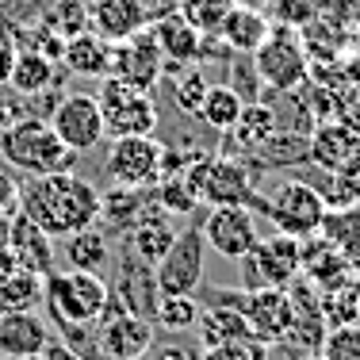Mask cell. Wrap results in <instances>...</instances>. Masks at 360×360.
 Returning <instances> with one entry per match:
<instances>
[{"label": "cell", "mask_w": 360, "mask_h": 360, "mask_svg": "<svg viewBox=\"0 0 360 360\" xmlns=\"http://www.w3.org/2000/svg\"><path fill=\"white\" fill-rule=\"evenodd\" d=\"M280 131V119H276V108L264 104V100H253V104L242 108V115H238V123L230 127V142H234L238 153H253L257 146H264L272 139V134Z\"/></svg>", "instance_id": "cell-30"}, {"label": "cell", "mask_w": 360, "mask_h": 360, "mask_svg": "<svg viewBox=\"0 0 360 360\" xmlns=\"http://www.w3.org/2000/svg\"><path fill=\"white\" fill-rule=\"evenodd\" d=\"M226 84L245 100V104H253V100H261L264 92H269L261 81V73H257V65H253V54H234V70H230Z\"/></svg>", "instance_id": "cell-41"}, {"label": "cell", "mask_w": 360, "mask_h": 360, "mask_svg": "<svg viewBox=\"0 0 360 360\" xmlns=\"http://www.w3.org/2000/svg\"><path fill=\"white\" fill-rule=\"evenodd\" d=\"M42 280L46 276H35V272H23V269L4 276L0 280V314L4 311H35L42 303Z\"/></svg>", "instance_id": "cell-34"}, {"label": "cell", "mask_w": 360, "mask_h": 360, "mask_svg": "<svg viewBox=\"0 0 360 360\" xmlns=\"http://www.w3.org/2000/svg\"><path fill=\"white\" fill-rule=\"evenodd\" d=\"M0 360H8V356H0Z\"/></svg>", "instance_id": "cell-53"}, {"label": "cell", "mask_w": 360, "mask_h": 360, "mask_svg": "<svg viewBox=\"0 0 360 360\" xmlns=\"http://www.w3.org/2000/svg\"><path fill=\"white\" fill-rule=\"evenodd\" d=\"M180 230L173 226V215H165L161 207L146 211V215L134 222V230L127 234V242H131V253L142 257L146 264H158L161 257H165L169 250H173Z\"/></svg>", "instance_id": "cell-24"}, {"label": "cell", "mask_w": 360, "mask_h": 360, "mask_svg": "<svg viewBox=\"0 0 360 360\" xmlns=\"http://www.w3.org/2000/svg\"><path fill=\"white\" fill-rule=\"evenodd\" d=\"M230 4H234V8H261L264 0H230Z\"/></svg>", "instance_id": "cell-50"}, {"label": "cell", "mask_w": 360, "mask_h": 360, "mask_svg": "<svg viewBox=\"0 0 360 360\" xmlns=\"http://www.w3.org/2000/svg\"><path fill=\"white\" fill-rule=\"evenodd\" d=\"M195 319H200V303L195 295H158V307H153V322L169 333L180 330H195Z\"/></svg>", "instance_id": "cell-36"}, {"label": "cell", "mask_w": 360, "mask_h": 360, "mask_svg": "<svg viewBox=\"0 0 360 360\" xmlns=\"http://www.w3.org/2000/svg\"><path fill=\"white\" fill-rule=\"evenodd\" d=\"M15 360H39V356H15Z\"/></svg>", "instance_id": "cell-51"}, {"label": "cell", "mask_w": 360, "mask_h": 360, "mask_svg": "<svg viewBox=\"0 0 360 360\" xmlns=\"http://www.w3.org/2000/svg\"><path fill=\"white\" fill-rule=\"evenodd\" d=\"M200 360H257V356H253V341H234V345H211V349H203Z\"/></svg>", "instance_id": "cell-44"}, {"label": "cell", "mask_w": 360, "mask_h": 360, "mask_svg": "<svg viewBox=\"0 0 360 360\" xmlns=\"http://www.w3.org/2000/svg\"><path fill=\"white\" fill-rule=\"evenodd\" d=\"M20 207V184L8 169H0V215H12Z\"/></svg>", "instance_id": "cell-45"}, {"label": "cell", "mask_w": 360, "mask_h": 360, "mask_svg": "<svg viewBox=\"0 0 360 360\" xmlns=\"http://www.w3.org/2000/svg\"><path fill=\"white\" fill-rule=\"evenodd\" d=\"M153 203H158L165 215H173V219L192 215V211L200 207V200H195V192L188 188L184 173L180 176H161L158 184H153Z\"/></svg>", "instance_id": "cell-38"}, {"label": "cell", "mask_w": 360, "mask_h": 360, "mask_svg": "<svg viewBox=\"0 0 360 360\" xmlns=\"http://www.w3.org/2000/svg\"><path fill=\"white\" fill-rule=\"evenodd\" d=\"M42 303H46L50 322L58 326V338L81 353L84 349L81 341H89V333L104 319V311L111 303V288L100 272H84V269L58 272L54 269L42 280Z\"/></svg>", "instance_id": "cell-2"}, {"label": "cell", "mask_w": 360, "mask_h": 360, "mask_svg": "<svg viewBox=\"0 0 360 360\" xmlns=\"http://www.w3.org/2000/svg\"><path fill=\"white\" fill-rule=\"evenodd\" d=\"M39 360H84L81 353H77V349H70V345H65V341L62 338H50L46 341V349H42V353H39Z\"/></svg>", "instance_id": "cell-47"}, {"label": "cell", "mask_w": 360, "mask_h": 360, "mask_svg": "<svg viewBox=\"0 0 360 360\" xmlns=\"http://www.w3.org/2000/svg\"><path fill=\"white\" fill-rule=\"evenodd\" d=\"M319 356L322 360H360V326L356 322L330 326L319 345Z\"/></svg>", "instance_id": "cell-39"}, {"label": "cell", "mask_w": 360, "mask_h": 360, "mask_svg": "<svg viewBox=\"0 0 360 360\" xmlns=\"http://www.w3.org/2000/svg\"><path fill=\"white\" fill-rule=\"evenodd\" d=\"M153 39H158L161 54H165V65H195L203 50V35L192 27L188 20H180L176 12L161 15L158 23H150Z\"/></svg>", "instance_id": "cell-23"}, {"label": "cell", "mask_w": 360, "mask_h": 360, "mask_svg": "<svg viewBox=\"0 0 360 360\" xmlns=\"http://www.w3.org/2000/svg\"><path fill=\"white\" fill-rule=\"evenodd\" d=\"M299 360H322V356H299Z\"/></svg>", "instance_id": "cell-52"}, {"label": "cell", "mask_w": 360, "mask_h": 360, "mask_svg": "<svg viewBox=\"0 0 360 360\" xmlns=\"http://www.w3.org/2000/svg\"><path fill=\"white\" fill-rule=\"evenodd\" d=\"M150 345H153V322L134 311H123L111 299L104 319L96 322V338H92L96 356L100 360H139Z\"/></svg>", "instance_id": "cell-11"}, {"label": "cell", "mask_w": 360, "mask_h": 360, "mask_svg": "<svg viewBox=\"0 0 360 360\" xmlns=\"http://www.w3.org/2000/svg\"><path fill=\"white\" fill-rule=\"evenodd\" d=\"M50 341V322L35 311H4L0 314V356H39Z\"/></svg>", "instance_id": "cell-20"}, {"label": "cell", "mask_w": 360, "mask_h": 360, "mask_svg": "<svg viewBox=\"0 0 360 360\" xmlns=\"http://www.w3.org/2000/svg\"><path fill=\"white\" fill-rule=\"evenodd\" d=\"M46 27L58 39H70L77 31H84L89 27V8H84V0H58L46 12Z\"/></svg>", "instance_id": "cell-40"}, {"label": "cell", "mask_w": 360, "mask_h": 360, "mask_svg": "<svg viewBox=\"0 0 360 360\" xmlns=\"http://www.w3.org/2000/svg\"><path fill=\"white\" fill-rule=\"evenodd\" d=\"M195 333H200V345H234V341H253V330L245 322L242 307L234 303V295L219 299V303L200 307V319H195Z\"/></svg>", "instance_id": "cell-19"}, {"label": "cell", "mask_w": 360, "mask_h": 360, "mask_svg": "<svg viewBox=\"0 0 360 360\" xmlns=\"http://www.w3.org/2000/svg\"><path fill=\"white\" fill-rule=\"evenodd\" d=\"M8 253L15 257V269L23 272H35V276H50L58 269L54 264V238L31 222L23 211L12 215V238H8Z\"/></svg>", "instance_id": "cell-18"}, {"label": "cell", "mask_w": 360, "mask_h": 360, "mask_svg": "<svg viewBox=\"0 0 360 360\" xmlns=\"http://www.w3.org/2000/svg\"><path fill=\"white\" fill-rule=\"evenodd\" d=\"M360 161V131L345 127L341 119H326L311 131V165L326 173H345Z\"/></svg>", "instance_id": "cell-16"}, {"label": "cell", "mask_w": 360, "mask_h": 360, "mask_svg": "<svg viewBox=\"0 0 360 360\" xmlns=\"http://www.w3.org/2000/svg\"><path fill=\"white\" fill-rule=\"evenodd\" d=\"M253 169H288V165H303L311 161V134H299V131H284L280 127L264 146H257L253 153H245Z\"/></svg>", "instance_id": "cell-28"}, {"label": "cell", "mask_w": 360, "mask_h": 360, "mask_svg": "<svg viewBox=\"0 0 360 360\" xmlns=\"http://www.w3.org/2000/svg\"><path fill=\"white\" fill-rule=\"evenodd\" d=\"M253 65L261 73L264 89L269 92H291L311 77V58L303 50L299 27H284V23H272L269 39L253 50Z\"/></svg>", "instance_id": "cell-7"}, {"label": "cell", "mask_w": 360, "mask_h": 360, "mask_svg": "<svg viewBox=\"0 0 360 360\" xmlns=\"http://www.w3.org/2000/svg\"><path fill=\"white\" fill-rule=\"evenodd\" d=\"M203 261H207V242H203L200 226H184L173 250L153 264L158 295H195L203 284Z\"/></svg>", "instance_id": "cell-9"}, {"label": "cell", "mask_w": 360, "mask_h": 360, "mask_svg": "<svg viewBox=\"0 0 360 360\" xmlns=\"http://www.w3.org/2000/svg\"><path fill=\"white\" fill-rule=\"evenodd\" d=\"M89 8V27L108 42H119L146 27L142 0H84Z\"/></svg>", "instance_id": "cell-21"}, {"label": "cell", "mask_w": 360, "mask_h": 360, "mask_svg": "<svg viewBox=\"0 0 360 360\" xmlns=\"http://www.w3.org/2000/svg\"><path fill=\"white\" fill-rule=\"evenodd\" d=\"M46 123L54 127V134L70 146L73 153L96 150L100 139H104L100 104H96V96H89V92H65V96L54 104V111H50Z\"/></svg>", "instance_id": "cell-14"}, {"label": "cell", "mask_w": 360, "mask_h": 360, "mask_svg": "<svg viewBox=\"0 0 360 360\" xmlns=\"http://www.w3.org/2000/svg\"><path fill=\"white\" fill-rule=\"evenodd\" d=\"M234 303L242 307L245 322L253 330V341H284L291 330V295L288 288H257V291H242L234 295Z\"/></svg>", "instance_id": "cell-15"}, {"label": "cell", "mask_w": 360, "mask_h": 360, "mask_svg": "<svg viewBox=\"0 0 360 360\" xmlns=\"http://www.w3.org/2000/svg\"><path fill=\"white\" fill-rule=\"evenodd\" d=\"M242 108H245V100L238 96L230 84H211L207 89V96H203V104H200V123L203 127H211V131H219V134H226L230 127L238 123V115H242Z\"/></svg>", "instance_id": "cell-33"}, {"label": "cell", "mask_w": 360, "mask_h": 360, "mask_svg": "<svg viewBox=\"0 0 360 360\" xmlns=\"http://www.w3.org/2000/svg\"><path fill=\"white\" fill-rule=\"evenodd\" d=\"M272 23H284V27H303L314 20V0H272Z\"/></svg>", "instance_id": "cell-42"}, {"label": "cell", "mask_w": 360, "mask_h": 360, "mask_svg": "<svg viewBox=\"0 0 360 360\" xmlns=\"http://www.w3.org/2000/svg\"><path fill=\"white\" fill-rule=\"evenodd\" d=\"M20 211L39 222L50 238H70L84 226H96L100 188L77 173L31 176V184L20 188Z\"/></svg>", "instance_id": "cell-1"}, {"label": "cell", "mask_w": 360, "mask_h": 360, "mask_svg": "<svg viewBox=\"0 0 360 360\" xmlns=\"http://www.w3.org/2000/svg\"><path fill=\"white\" fill-rule=\"evenodd\" d=\"M230 8H234L230 0H176V15L192 23L200 35H219Z\"/></svg>", "instance_id": "cell-37"}, {"label": "cell", "mask_w": 360, "mask_h": 360, "mask_svg": "<svg viewBox=\"0 0 360 360\" xmlns=\"http://www.w3.org/2000/svg\"><path fill=\"white\" fill-rule=\"evenodd\" d=\"M253 211H261L280 234L288 238H314L322 230L326 219V200H322V188L307 184V180H280L269 195H257Z\"/></svg>", "instance_id": "cell-5"}, {"label": "cell", "mask_w": 360, "mask_h": 360, "mask_svg": "<svg viewBox=\"0 0 360 360\" xmlns=\"http://www.w3.org/2000/svg\"><path fill=\"white\" fill-rule=\"evenodd\" d=\"M146 211H150V200H146L142 188H111V192L104 195L100 192V219L104 222L108 234H131L134 222H139Z\"/></svg>", "instance_id": "cell-27"}, {"label": "cell", "mask_w": 360, "mask_h": 360, "mask_svg": "<svg viewBox=\"0 0 360 360\" xmlns=\"http://www.w3.org/2000/svg\"><path fill=\"white\" fill-rule=\"evenodd\" d=\"M0 158L23 176H54L77 169V153L42 115H15L0 131Z\"/></svg>", "instance_id": "cell-3"}, {"label": "cell", "mask_w": 360, "mask_h": 360, "mask_svg": "<svg viewBox=\"0 0 360 360\" xmlns=\"http://www.w3.org/2000/svg\"><path fill=\"white\" fill-rule=\"evenodd\" d=\"M62 62H65V70L77 73V77H108V70H111V42L104 35H96L92 27H84V31H77V35L65 39Z\"/></svg>", "instance_id": "cell-25"}, {"label": "cell", "mask_w": 360, "mask_h": 360, "mask_svg": "<svg viewBox=\"0 0 360 360\" xmlns=\"http://www.w3.org/2000/svg\"><path fill=\"white\" fill-rule=\"evenodd\" d=\"M200 234L211 253L226 257V261H242L257 245L261 226H257L253 207H207V215L200 222Z\"/></svg>", "instance_id": "cell-13"}, {"label": "cell", "mask_w": 360, "mask_h": 360, "mask_svg": "<svg viewBox=\"0 0 360 360\" xmlns=\"http://www.w3.org/2000/svg\"><path fill=\"white\" fill-rule=\"evenodd\" d=\"M238 264H242V288L245 291L288 288L291 280L303 276V242L276 230L269 238H257V245Z\"/></svg>", "instance_id": "cell-8"}, {"label": "cell", "mask_w": 360, "mask_h": 360, "mask_svg": "<svg viewBox=\"0 0 360 360\" xmlns=\"http://www.w3.org/2000/svg\"><path fill=\"white\" fill-rule=\"evenodd\" d=\"M12 119H15V108H12V104H4V100H0V131H4V127L12 123Z\"/></svg>", "instance_id": "cell-49"}, {"label": "cell", "mask_w": 360, "mask_h": 360, "mask_svg": "<svg viewBox=\"0 0 360 360\" xmlns=\"http://www.w3.org/2000/svg\"><path fill=\"white\" fill-rule=\"evenodd\" d=\"M299 39H303V50H307V58H311L314 65H333V62H341V54H345V31L319 20V15L299 27Z\"/></svg>", "instance_id": "cell-32"}, {"label": "cell", "mask_w": 360, "mask_h": 360, "mask_svg": "<svg viewBox=\"0 0 360 360\" xmlns=\"http://www.w3.org/2000/svg\"><path fill=\"white\" fill-rule=\"evenodd\" d=\"M139 360H195V356L188 353V349H180V345H158V341H153Z\"/></svg>", "instance_id": "cell-46"}, {"label": "cell", "mask_w": 360, "mask_h": 360, "mask_svg": "<svg viewBox=\"0 0 360 360\" xmlns=\"http://www.w3.org/2000/svg\"><path fill=\"white\" fill-rule=\"evenodd\" d=\"M8 238H12V215H0V250H8Z\"/></svg>", "instance_id": "cell-48"}, {"label": "cell", "mask_w": 360, "mask_h": 360, "mask_svg": "<svg viewBox=\"0 0 360 360\" xmlns=\"http://www.w3.org/2000/svg\"><path fill=\"white\" fill-rule=\"evenodd\" d=\"M356 12H360V0H314V15L333 23V27H341V31L353 27Z\"/></svg>", "instance_id": "cell-43"}, {"label": "cell", "mask_w": 360, "mask_h": 360, "mask_svg": "<svg viewBox=\"0 0 360 360\" xmlns=\"http://www.w3.org/2000/svg\"><path fill=\"white\" fill-rule=\"evenodd\" d=\"M349 264L341 250L333 242H326L322 234L314 238H303V280H311L319 291H333L341 284H349Z\"/></svg>", "instance_id": "cell-22"}, {"label": "cell", "mask_w": 360, "mask_h": 360, "mask_svg": "<svg viewBox=\"0 0 360 360\" xmlns=\"http://www.w3.org/2000/svg\"><path fill=\"white\" fill-rule=\"evenodd\" d=\"M65 242V264L70 269H84V272H100L104 264L111 261V242H108V230H100V226H84V230H77V234L70 238H62Z\"/></svg>", "instance_id": "cell-31"}, {"label": "cell", "mask_w": 360, "mask_h": 360, "mask_svg": "<svg viewBox=\"0 0 360 360\" xmlns=\"http://www.w3.org/2000/svg\"><path fill=\"white\" fill-rule=\"evenodd\" d=\"M96 104H100V119H104L108 139L158 131V104H153V92H146V89L123 84L115 77H100Z\"/></svg>", "instance_id": "cell-6"}, {"label": "cell", "mask_w": 360, "mask_h": 360, "mask_svg": "<svg viewBox=\"0 0 360 360\" xmlns=\"http://www.w3.org/2000/svg\"><path fill=\"white\" fill-rule=\"evenodd\" d=\"M173 77V104L176 111H184V115H200V104H203V96H207V89H211V81H207V73L203 70H195V65H180L176 73H169Z\"/></svg>", "instance_id": "cell-35"}, {"label": "cell", "mask_w": 360, "mask_h": 360, "mask_svg": "<svg viewBox=\"0 0 360 360\" xmlns=\"http://www.w3.org/2000/svg\"><path fill=\"white\" fill-rule=\"evenodd\" d=\"M272 31V20L261 12V8H230L226 20L219 27V39L226 42L234 54H253Z\"/></svg>", "instance_id": "cell-26"}, {"label": "cell", "mask_w": 360, "mask_h": 360, "mask_svg": "<svg viewBox=\"0 0 360 360\" xmlns=\"http://www.w3.org/2000/svg\"><path fill=\"white\" fill-rule=\"evenodd\" d=\"M123 311H134L142 319H153V307H158V280H153V264H146L142 257L127 253L115 269V288H111Z\"/></svg>", "instance_id": "cell-17"}, {"label": "cell", "mask_w": 360, "mask_h": 360, "mask_svg": "<svg viewBox=\"0 0 360 360\" xmlns=\"http://www.w3.org/2000/svg\"><path fill=\"white\" fill-rule=\"evenodd\" d=\"M108 77L123 84H134V89L153 92V84L165 77V54H161L158 39H153L150 27L134 31V35L111 42V70Z\"/></svg>", "instance_id": "cell-12"}, {"label": "cell", "mask_w": 360, "mask_h": 360, "mask_svg": "<svg viewBox=\"0 0 360 360\" xmlns=\"http://www.w3.org/2000/svg\"><path fill=\"white\" fill-rule=\"evenodd\" d=\"M54 81H58V62L46 58L42 50L27 46V50H20V54H12L8 84H12L15 92H23V96H39V92H46Z\"/></svg>", "instance_id": "cell-29"}, {"label": "cell", "mask_w": 360, "mask_h": 360, "mask_svg": "<svg viewBox=\"0 0 360 360\" xmlns=\"http://www.w3.org/2000/svg\"><path fill=\"white\" fill-rule=\"evenodd\" d=\"M161 146L153 134H123L111 139L104 169L119 188H153L161 176Z\"/></svg>", "instance_id": "cell-10"}, {"label": "cell", "mask_w": 360, "mask_h": 360, "mask_svg": "<svg viewBox=\"0 0 360 360\" xmlns=\"http://www.w3.org/2000/svg\"><path fill=\"white\" fill-rule=\"evenodd\" d=\"M188 188L207 207H253L257 203V169L234 153H200L184 169Z\"/></svg>", "instance_id": "cell-4"}]
</instances>
